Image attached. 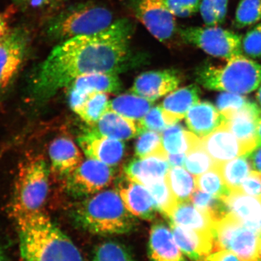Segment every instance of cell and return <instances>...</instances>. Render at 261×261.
Returning a JSON list of instances; mask_svg holds the SVG:
<instances>
[{"label": "cell", "instance_id": "1", "mask_svg": "<svg viewBox=\"0 0 261 261\" xmlns=\"http://www.w3.org/2000/svg\"><path fill=\"white\" fill-rule=\"evenodd\" d=\"M133 23L115 20L95 34L58 43L39 65L32 82V94L46 100L76 79L92 73H116L126 69L130 58Z\"/></svg>", "mask_w": 261, "mask_h": 261}, {"label": "cell", "instance_id": "2", "mask_svg": "<svg viewBox=\"0 0 261 261\" xmlns=\"http://www.w3.org/2000/svg\"><path fill=\"white\" fill-rule=\"evenodd\" d=\"M13 216L20 261H84L76 245L42 211Z\"/></svg>", "mask_w": 261, "mask_h": 261}, {"label": "cell", "instance_id": "3", "mask_svg": "<svg viewBox=\"0 0 261 261\" xmlns=\"http://www.w3.org/2000/svg\"><path fill=\"white\" fill-rule=\"evenodd\" d=\"M75 219L86 231L102 235H119L134 229L136 218L127 210L114 190L98 193L78 207Z\"/></svg>", "mask_w": 261, "mask_h": 261}, {"label": "cell", "instance_id": "4", "mask_svg": "<svg viewBox=\"0 0 261 261\" xmlns=\"http://www.w3.org/2000/svg\"><path fill=\"white\" fill-rule=\"evenodd\" d=\"M195 75L196 82L204 88L227 93H250L261 86V64L243 54L224 65L203 63Z\"/></svg>", "mask_w": 261, "mask_h": 261}, {"label": "cell", "instance_id": "5", "mask_svg": "<svg viewBox=\"0 0 261 261\" xmlns=\"http://www.w3.org/2000/svg\"><path fill=\"white\" fill-rule=\"evenodd\" d=\"M112 12L93 2L72 5L51 20L47 34L62 42L80 36L95 34L112 25Z\"/></svg>", "mask_w": 261, "mask_h": 261}, {"label": "cell", "instance_id": "6", "mask_svg": "<svg viewBox=\"0 0 261 261\" xmlns=\"http://www.w3.org/2000/svg\"><path fill=\"white\" fill-rule=\"evenodd\" d=\"M49 191V171L42 158L29 159L19 171L12 213L41 211Z\"/></svg>", "mask_w": 261, "mask_h": 261}, {"label": "cell", "instance_id": "7", "mask_svg": "<svg viewBox=\"0 0 261 261\" xmlns=\"http://www.w3.org/2000/svg\"><path fill=\"white\" fill-rule=\"evenodd\" d=\"M215 251L226 250L242 261H260L261 233L251 229L226 213L216 221Z\"/></svg>", "mask_w": 261, "mask_h": 261}, {"label": "cell", "instance_id": "8", "mask_svg": "<svg viewBox=\"0 0 261 261\" xmlns=\"http://www.w3.org/2000/svg\"><path fill=\"white\" fill-rule=\"evenodd\" d=\"M178 34L184 42L215 58L228 61L243 54L241 36L221 27H185L178 29Z\"/></svg>", "mask_w": 261, "mask_h": 261}, {"label": "cell", "instance_id": "9", "mask_svg": "<svg viewBox=\"0 0 261 261\" xmlns=\"http://www.w3.org/2000/svg\"><path fill=\"white\" fill-rule=\"evenodd\" d=\"M135 13L151 35L163 44H168L178 34L176 17L163 0H138Z\"/></svg>", "mask_w": 261, "mask_h": 261}, {"label": "cell", "instance_id": "10", "mask_svg": "<svg viewBox=\"0 0 261 261\" xmlns=\"http://www.w3.org/2000/svg\"><path fill=\"white\" fill-rule=\"evenodd\" d=\"M113 173L108 165L88 159L67 177L68 187L75 195H92L109 186L113 180Z\"/></svg>", "mask_w": 261, "mask_h": 261}, {"label": "cell", "instance_id": "11", "mask_svg": "<svg viewBox=\"0 0 261 261\" xmlns=\"http://www.w3.org/2000/svg\"><path fill=\"white\" fill-rule=\"evenodd\" d=\"M28 36L22 29L9 31L0 40V90L6 88L23 65Z\"/></svg>", "mask_w": 261, "mask_h": 261}, {"label": "cell", "instance_id": "12", "mask_svg": "<svg viewBox=\"0 0 261 261\" xmlns=\"http://www.w3.org/2000/svg\"><path fill=\"white\" fill-rule=\"evenodd\" d=\"M224 116V124L240 141L246 154L257 148V126L261 119L260 107L249 101L241 109Z\"/></svg>", "mask_w": 261, "mask_h": 261}, {"label": "cell", "instance_id": "13", "mask_svg": "<svg viewBox=\"0 0 261 261\" xmlns=\"http://www.w3.org/2000/svg\"><path fill=\"white\" fill-rule=\"evenodd\" d=\"M181 82V75L176 70H151L136 78L130 92L154 102L177 89Z\"/></svg>", "mask_w": 261, "mask_h": 261}, {"label": "cell", "instance_id": "14", "mask_svg": "<svg viewBox=\"0 0 261 261\" xmlns=\"http://www.w3.org/2000/svg\"><path fill=\"white\" fill-rule=\"evenodd\" d=\"M79 142L88 159L110 166L119 163L124 155L125 145L121 140L100 135L93 129L81 136Z\"/></svg>", "mask_w": 261, "mask_h": 261}, {"label": "cell", "instance_id": "15", "mask_svg": "<svg viewBox=\"0 0 261 261\" xmlns=\"http://www.w3.org/2000/svg\"><path fill=\"white\" fill-rule=\"evenodd\" d=\"M170 228L184 255L191 261H205L215 251L213 233L200 232L190 228L170 224Z\"/></svg>", "mask_w": 261, "mask_h": 261}, {"label": "cell", "instance_id": "16", "mask_svg": "<svg viewBox=\"0 0 261 261\" xmlns=\"http://www.w3.org/2000/svg\"><path fill=\"white\" fill-rule=\"evenodd\" d=\"M226 211L247 227L261 233V199L231 190L222 198Z\"/></svg>", "mask_w": 261, "mask_h": 261}, {"label": "cell", "instance_id": "17", "mask_svg": "<svg viewBox=\"0 0 261 261\" xmlns=\"http://www.w3.org/2000/svg\"><path fill=\"white\" fill-rule=\"evenodd\" d=\"M202 145L216 164L246 154L243 145L226 125L201 138Z\"/></svg>", "mask_w": 261, "mask_h": 261}, {"label": "cell", "instance_id": "18", "mask_svg": "<svg viewBox=\"0 0 261 261\" xmlns=\"http://www.w3.org/2000/svg\"><path fill=\"white\" fill-rule=\"evenodd\" d=\"M200 89L196 84H190L175 89L167 94L161 105L163 120L167 126L178 123L186 116L189 110L200 102Z\"/></svg>", "mask_w": 261, "mask_h": 261}, {"label": "cell", "instance_id": "19", "mask_svg": "<svg viewBox=\"0 0 261 261\" xmlns=\"http://www.w3.org/2000/svg\"><path fill=\"white\" fill-rule=\"evenodd\" d=\"M119 195L127 210L135 217L152 220L159 212L148 190L141 184L126 178L120 186Z\"/></svg>", "mask_w": 261, "mask_h": 261}, {"label": "cell", "instance_id": "20", "mask_svg": "<svg viewBox=\"0 0 261 261\" xmlns=\"http://www.w3.org/2000/svg\"><path fill=\"white\" fill-rule=\"evenodd\" d=\"M148 256L150 261H187L175 241L171 228L161 223H156L151 228Z\"/></svg>", "mask_w": 261, "mask_h": 261}, {"label": "cell", "instance_id": "21", "mask_svg": "<svg viewBox=\"0 0 261 261\" xmlns=\"http://www.w3.org/2000/svg\"><path fill=\"white\" fill-rule=\"evenodd\" d=\"M51 169L60 176L68 177L80 166L82 155L73 140L68 137H58L49 147Z\"/></svg>", "mask_w": 261, "mask_h": 261}, {"label": "cell", "instance_id": "22", "mask_svg": "<svg viewBox=\"0 0 261 261\" xmlns=\"http://www.w3.org/2000/svg\"><path fill=\"white\" fill-rule=\"evenodd\" d=\"M185 118L189 129L200 138L218 129L226 120L217 108L207 102H199L192 106Z\"/></svg>", "mask_w": 261, "mask_h": 261}, {"label": "cell", "instance_id": "23", "mask_svg": "<svg viewBox=\"0 0 261 261\" xmlns=\"http://www.w3.org/2000/svg\"><path fill=\"white\" fill-rule=\"evenodd\" d=\"M168 219L170 224L213 234L215 224L218 220L213 215L196 207L190 201L178 202Z\"/></svg>", "mask_w": 261, "mask_h": 261}, {"label": "cell", "instance_id": "24", "mask_svg": "<svg viewBox=\"0 0 261 261\" xmlns=\"http://www.w3.org/2000/svg\"><path fill=\"white\" fill-rule=\"evenodd\" d=\"M166 160L158 157L135 159L124 168L126 178L147 186L152 182L163 179L169 170Z\"/></svg>", "mask_w": 261, "mask_h": 261}, {"label": "cell", "instance_id": "25", "mask_svg": "<svg viewBox=\"0 0 261 261\" xmlns=\"http://www.w3.org/2000/svg\"><path fill=\"white\" fill-rule=\"evenodd\" d=\"M92 128L105 137L118 140H130L143 132L140 123L107 110Z\"/></svg>", "mask_w": 261, "mask_h": 261}, {"label": "cell", "instance_id": "26", "mask_svg": "<svg viewBox=\"0 0 261 261\" xmlns=\"http://www.w3.org/2000/svg\"><path fill=\"white\" fill-rule=\"evenodd\" d=\"M68 88L84 94L92 92L116 93L121 90L122 83L116 73H92L76 79Z\"/></svg>", "mask_w": 261, "mask_h": 261}, {"label": "cell", "instance_id": "27", "mask_svg": "<svg viewBox=\"0 0 261 261\" xmlns=\"http://www.w3.org/2000/svg\"><path fill=\"white\" fill-rule=\"evenodd\" d=\"M152 103L135 94H121L109 101L108 110L128 119L140 122L152 108Z\"/></svg>", "mask_w": 261, "mask_h": 261}, {"label": "cell", "instance_id": "28", "mask_svg": "<svg viewBox=\"0 0 261 261\" xmlns=\"http://www.w3.org/2000/svg\"><path fill=\"white\" fill-rule=\"evenodd\" d=\"M216 166V163L204 148L201 138L190 132V146L186 152L184 167L194 176H197L210 171Z\"/></svg>", "mask_w": 261, "mask_h": 261}, {"label": "cell", "instance_id": "29", "mask_svg": "<svg viewBox=\"0 0 261 261\" xmlns=\"http://www.w3.org/2000/svg\"><path fill=\"white\" fill-rule=\"evenodd\" d=\"M165 178L178 203L190 201L196 190L195 176L185 168L176 166L169 168Z\"/></svg>", "mask_w": 261, "mask_h": 261}, {"label": "cell", "instance_id": "30", "mask_svg": "<svg viewBox=\"0 0 261 261\" xmlns=\"http://www.w3.org/2000/svg\"><path fill=\"white\" fill-rule=\"evenodd\" d=\"M217 166L225 184L231 190H239L251 172V164L247 154L217 164Z\"/></svg>", "mask_w": 261, "mask_h": 261}, {"label": "cell", "instance_id": "31", "mask_svg": "<svg viewBox=\"0 0 261 261\" xmlns=\"http://www.w3.org/2000/svg\"><path fill=\"white\" fill-rule=\"evenodd\" d=\"M135 154L138 159L158 157L167 161L168 153L164 149L161 133L143 130L136 142Z\"/></svg>", "mask_w": 261, "mask_h": 261}, {"label": "cell", "instance_id": "32", "mask_svg": "<svg viewBox=\"0 0 261 261\" xmlns=\"http://www.w3.org/2000/svg\"><path fill=\"white\" fill-rule=\"evenodd\" d=\"M108 102L107 93L92 92L89 94L87 100L75 113L89 126H94L107 111Z\"/></svg>", "mask_w": 261, "mask_h": 261}, {"label": "cell", "instance_id": "33", "mask_svg": "<svg viewBox=\"0 0 261 261\" xmlns=\"http://www.w3.org/2000/svg\"><path fill=\"white\" fill-rule=\"evenodd\" d=\"M168 126L161 135L163 147L167 153H186L190 146V132L178 123Z\"/></svg>", "mask_w": 261, "mask_h": 261}, {"label": "cell", "instance_id": "34", "mask_svg": "<svg viewBox=\"0 0 261 261\" xmlns=\"http://www.w3.org/2000/svg\"><path fill=\"white\" fill-rule=\"evenodd\" d=\"M196 188L215 197L222 199L231 190L225 184L217 164L210 171L195 176Z\"/></svg>", "mask_w": 261, "mask_h": 261}, {"label": "cell", "instance_id": "35", "mask_svg": "<svg viewBox=\"0 0 261 261\" xmlns=\"http://www.w3.org/2000/svg\"><path fill=\"white\" fill-rule=\"evenodd\" d=\"M145 187L153 198L158 211L168 219L178 202L173 197L166 178L152 182Z\"/></svg>", "mask_w": 261, "mask_h": 261}, {"label": "cell", "instance_id": "36", "mask_svg": "<svg viewBox=\"0 0 261 261\" xmlns=\"http://www.w3.org/2000/svg\"><path fill=\"white\" fill-rule=\"evenodd\" d=\"M260 20L261 0H240L233 20L235 28H245Z\"/></svg>", "mask_w": 261, "mask_h": 261}, {"label": "cell", "instance_id": "37", "mask_svg": "<svg viewBox=\"0 0 261 261\" xmlns=\"http://www.w3.org/2000/svg\"><path fill=\"white\" fill-rule=\"evenodd\" d=\"M229 0H202L200 11L206 27H218L224 23Z\"/></svg>", "mask_w": 261, "mask_h": 261}, {"label": "cell", "instance_id": "38", "mask_svg": "<svg viewBox=\"0 0 261 261\" xmlns=\"http://www.w3.org/2000/svg\"><path fill=\"white\" fill-rule=\"evenodd\" d=\"M190 202L197 208L211 214L219 219L227 213L222 199L215 197L196 188Z\"/></svg>", "mask_w": 261, "mask_h": 261}, {"label": "cell", "instance_id": "39", "mask_svg": "<svg viewBox=\"0 0 261 261\" xmlns=\"http://www.w3.org/2000/svg\"><path fill=\"white\" fill-rule=\"evenodd\" d=\"M94 259L97 261H135L126 247L113 241L99 245L94 252Z\"/></svg>", "mask_w": 261, "mask_h": 261}, {"label": "cell", "instance_id": "40", "mask_svg": "<svg viewBox=\"0 0 261 261\" xmlns=\"http://www.w3.org/2000/svg\"><path fill=\"white\" fill-rule=\"evenodd\" d=\"M163 2L176 18H188L200 10L202 0H163Z\"/></svg>", "mask_w": 261, "mask_h": 261}, {"label": "cell", "instance_id": "41", "mask_svg": "<svg viewBox=\"0 0 261 261\" xmlns=\"http://www.w3.org/2000/svg\"><path fill=\"white\" fill-rule=\"evenodd\" d=\"M245 56L252 59L261 58V23L245 34L242 42Z\"/></svg>", "mask_w": 261, "mask_h": 261}, {"label": "cell", "instance_id": "42", "mask_svg": "<svg viewBox=\"0 0 261 261\" xmlns=\"http://www.w3.org/2000/svg\"><path fill=\"white\" fill-rule=\"evenodd\" d=\"M248 102L246 97L240 94L224 92L218 97L217 108L224 116H226L241 109Z\"/></svg>", "mask_w": 261, "mask_h": 261}, {"label": "cell", "instance_id": "43", "mask_svg": "<svg viewBox=\"0 0 261 261\" xmlns=\"http://www.w3.org/2000/svg\"><path fill=\"white\" fill-rule=\"evenodd\" d=\"M140 123L142 130H152V132L162 133L167 126L163 120L162 110L161 106H156L149 110Z\"/></svg>", "mask_w": 261, "mask_h": 261}, {"label": "cell", "instance_id": "44", "mask_svg": "<svg viewBox=\"0 0 261 261\" xmlns=\"http://www.w3.org/2000/svg\"><path fill=\"white\" fill-rule=\"evenodd\" d=\"M239 190L246 195L261 199V174L252 171L240 186Z\"/></svg>", "mask_w": 261, "mask_h": 261}, {"label": "cell", "instance_id": "45", "mask_svg": "<svg viewBox=\"0 0 261 261\" xmlns=\"http://www.w3.org/2000/svg\"><path fill=\"white\" fill-rule=\"evenodd\" d=\"M205 261H242L234 253L226 250H219L211 252Z\"/></svg>", "mask_w": 261, "mask_h": 261}, {"label": "cell", "instance_id": "46", "mask_svg": "<svg viewBox=\"0 0 261 261\" xmlns=\"http://www.w3.org/2000/svg\"><path fill=\"white\" fill-rule=\"evenodd\" d=\"M247 156L253 171L261 174V145L250 153L247 154Z\"/></svg>", "mask_w": 261, "mask_h": 261}, {"label": "cell", "instance_id": "47", "mask_svg": "<svg viewBox=\"0 0 261 261\" xmlns=\"http://www.w3.org/2000/svg\"><path fill=\"white\" fill-rule=\"evenodd\" d=\"M185 159H186V153L168 154L167 161L170 168L176 167V166L183 167L185 166Z\"/></svg>", "mask_w": 261, "mask_h": 261}, {"label": "cell", "instance_id": "48", "mask_svg": "<svg viewBox=\"0 0 261 261\" xmlns=\"http://www.w3.org/2000/svg\"><path fill=\"white\" fill-rule=\"evenodd\" d=\"M8 32H9V30H8L6 21L0 14V40L8 34Z\"/></svg>", "mask_w": 261, "mask_h": 261}, {"label": "cell", "instance_id": "49", "mask_svg": "<svg viewBox=\"0 0 261 261\" xmlns=\"http://www.w3.org/2000/svg\"><path fill=\"white\" fill-rule=\"evenodd\" d=\"M257 147L261 145V119L259 121L258 126H257Z\"/></svg>", "mask_w": 261, "mask_h": 261}, {"label": "cell", "instance_id": "50", "mask_svg": "<svg viewBox=\"0 0 261 261\" xmlns=\"http://www.w3.org/2000/svg\"><path fill=\"white\" fill-rule=\"evenodd\" d=\"M257 89H258V90H257V94H256V99H257V102L260 103V106H261V86Z\"/></svg>", "mask_w": 261, "mask_h": 261}, {"label": "cell", "instance_id": "51", "mask_svg": "<svg viewBox=\"0 0 261 261\" xmlns=\"http://www.w3.org/2000/svg\"><path fill=\"white\" fill-rule=\"evenodd\" d=\"M0 261H8L6 258V256L4 254V252L2 251V250H0Z\"/></svg>", "mask_w": 261, "mask_h": 261}, {"label": "cell", "instance_id": "52", "mask_svg": "<svg viewBox=\"0 0 261 261\" xmlns=\"http://www.w3.org/2000/svg\"><path fill=\"white\" fill-rule=\"evenodd\" d=\"M92 261H97V260H94V259H93V260H92Z\"/></svg>", "mask_w": 261, "mask_h": 261}]
</instances>
